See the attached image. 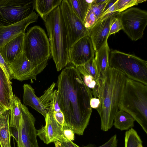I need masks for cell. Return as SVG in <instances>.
Instances as JSON below:
<instances>
[{
  "label": "cell",
  "instance_id": "2e32d148",
  "mask_svg": "<svg viewBox=\"0 0 147 147\" xmlns=\"http://www.w3.org/2000/svg\"><path fill=\"white\" fill-rule=\"evenodd\" d=\"M25 33H22L10 40L0 49V53L8 64L14 59L22 50Z\"/></svg>",
  "mask_w": 147,
  "mask_h": 147
},
{
  "label": "cell",
  "instance_id": "ffe728a7",
  "mask_svg": "<svg viewBox=\"0 0 147 147\" xmlns=\"http://www.w3.org/2000/svg\"><path fill=\"white\" fill-rule=\"evenodd\" d=\"M23 88V101L24 104L31 107L43 115L45 118L47 113L41 106L38 97L35 94L34 89L30 85L28 84H24Z\"/></svg>",
  "mask_w": 147,
  "mask_h": 147
},
{
  "label": "cell",
  "instance_id": "484cf974",
  "mask_svg": "<svg viewBox=\"0 0 147 147\" xmlns=\"http://www.w3.org/2000/svg\"><path fill=\"white\" fill-rule=\"evenodd\" d=\"M75 67L80 73L85 84L91 90L94 98H97L98 89L97 81L87 72L82 65Z\"/></svg>",
  "mask_w": 147,
  "mask_h": 147
},
{
  "label": "cell",
  "instance_id": "277c9868",
  "mask_svg": "<svg viewBox=\"0 0 147 147\" xmlns=\"http://www.w3.org/2000/svg\"><path fill=\"white\" fill-rule=\"evenodd\" d=\"M119 107L131 115L147 134V85L127 78Z\"/></svg>",
  "mask_w": 147,
  "mask_h": 147
},
{
  "label": "cell",
  "instance_id": "d4e9b609",
  "mask_svg": "<svg viewBox=\"0 0 147 147\" xmlns=\"http://www.w3.org/2000/svg\"><path fill=\"white\" fill-rule=\"evenodd\" d=\"M73 11L83 22L94 0H68Z\"/></svg>",
  "mask_w": 147,
  "mask_h": 147
},
{
  "label": "cell",
  "instance_id": "7402d4cb",
  "mask_svg": "<svg viewBox=\"0 0 147 147\" xmlns=\"http://www.w3.org/2000/svg\"><path fill=\"white\" fill-rule=\"evenodd\" d=\"M136 121L129 114L121 110H119L115 114L113 121L115 127L121 131L128 130L134 127Z\"/></svg>",
  "mask_w": 147,
  "mask_h": 147
},
{
  "label": "cell",
  "instance_id": "ab89813d",
  "mask_svg": "<svg viewBox=\"0 0 147 147\" xmlns=\"http://www.w3.org/2000/svg\"><path fill=\"white\" fill-rule=\"evenodd\" d=\"M138 147H143V146H142V144H140L139 146H138Z\"/></svg>",
  "mask_w": 147,
  "mask_h": 147
},
{
  "label": "cell",
  "instance_id": "1f68e13d",
  "mask_svg": "<svg viewBox=\"0 0 147 147\" xmlns=\"http://www.w3.org/2000/svg\"><path fill=\"white\" fill-rule=\"evenodd\" d=\"M122 26L120 19L117 16L113 19L111 25L109 36L118 32L122 30Z\"/></svg>",
  "mask_w": 147,
  "mask_h": 147
},
{
  "label": "cell",
  "instance_id": "5bb4252c",
  "mask_svg": "<svg viewBox=\"0 0 147 147\" xmlns=\"http://www.w3.org/2000/svg\"><path fill=\"white\" fill-rule=\"evenodd\" d=\"M118 13L98 20L89 30L90 36L95 51L107 42L112 20Z\"/></svg>",
  "mask_w": 147,
  "mask_h": 147
},
{
  "label": "cell",
  "instance_id": "9a60e30c",
  "mask_svg": "<svg viewBox=\"0 0 147 147\" xmlns=\"http://www.w3.org/2000/svg\"><path fill=\"white\" fill-rule=\"evenodd\" d=\"M45 119V125L37 130V136L47 144L58 141L63 135V126L56 121L50 109Z\"/></svg>",
  "mask_w": 147,
  "mask_h": 147
},
{
  "label": "cell",
  "instance_id": "603a6c76",
  "mask_svg": "<svg viewBox=\"0 0 147 147\" xmlns=\"http://www.w3.org/2000/svg\"><path fill=\"white\" fill-rule=\"evenodd\" d=\"M108 1V0H107L100 5L95 4L94 1L92 4L83 22L85 27L88 30L98 20Z\"/></svg>",
  "mask_w": 147,
  "mask_h": 147
},
{
  "label": "cell",
  "instance_id": "5b68a950",
  "mask_svg": "<svg viewBox=\"0 0 147 147\" xmlns=\"http://www.w3.org/2000/svg\"><path fill=\"white\" fill-rule=\"evenodd\" d=\"M23 49L37 75L46 67L51 54L49 41L44 30L37 26L30 28L25 34Z\"/></svg>",
  "mask_w": 147,
  "mask_h": 147
},
{
  "label": "cell",
  "instance_id": "4dcf8cb0",
  "mask_svg": "<svg viewBox=\"0 0 147 147\" xmlns=\"http://www.w3.org/2000/svg\"><path fill=\"white\" fill-rule=\"evenodd\" d=\"M82 65L87 72L98 82L99 78L94 62V57Z\"/></svg>",
  "mask_w": 147,
  "mask_h": 147
},
{
  "label": "cell",
  "instance_id": "8fae6325",
  "mask_svg": "<svg viewBox=\"0 0 147 147\" xmlns=\"http://www.w3.org/2000/svg\"><path fill=\"white\" fill-rule=\"evenodd\" d=\"M95 52L90 36H84L78 40L70 47L69 63L75 66L83 65L94 57Z\"/></svg>",
  "mask_w": 147,
  "mask_h": 147
},
{
  "label": "cell",
  "instance_id": "74e56055",
  "mask_svg": "<svg viewBox=\"0 0 147 147\" xmlns=\"http://www.w3.org/2000/svg\"><path fill=\"white\" fill-rule=\"evenodd\" d=\"M107 0H94V3L96 5L102 4L106 1Z\"/></svg>",
  "mask_w": 147,
  "mask_h": 147
},
{
  "label": "cell",
  "instance_id": "e0dca14e",
  "mask_svg": "<svg viewBox=\"0 0 147 147\" xmlns=\"http://www.w3.org/2000/svg\"><path fill=\"white\" fill-rule=\"evenodd\" d=\"M10 109L0 104V145L1 147H11Z\"/></svg>",
  "mask_w": 147,
  "mask_h": 147
},
{
  "label": "cell",
  "instance_id": "cb8c5ba5",
  "mask_svg": "<svg viewBox=\"0 0 147 147\" xmlns=\"http://www.w3.org/2000/svg\"><path fill=\"white\" fill-rule=\"evenodd\" d=\"M22 103L20 100L13 94L11 100L9 119V127L18 131L21 114Z\"/></svg>",
  "mask_w": 147,
  "mask_h": 147
},
{
  "label": "cell",
  "instance_id": "60d3db41",
  "mask_svg": "<svg viewBox=\"0 0 147 147\" xmlns=\"http://www.w3.org/2000/svg\"><path fill=\"white\" fill-rule=\"evenodd\" d=\"M0 147H1V146L0 145Z\"/></svg>",
  "mask_w": 147,
  "mask_h": 147
},
{
  "label": "cell",
  "instance_id": "6da1fadb",
  "mask_svg": "<svg viewBox=\"0 0 147 147\" xmlns=\"http://www.w3.org/2000/svg\"><path fill=\"white\" fill-rule=\"evenodd\" d=\"M57 99L64 118V124L75 134L82 135L88 125L92 109L91 90L74 65L64 68L57 81Z\"/></svg>",
  "mask_w": 147,
  "mask_h": 147
},
{
  "label": "cell",
  "instance_id": "f1b7e54d",
  "mask_svg": "<svg viewBox=\"0 0 147 147\" xmlns=\"http://www.w3.org/2000/svg\"><path fill=\"white\" fill-rule=\"evenodd\" d=\"M146 1V0H117V11L120 13L134 6Z\"/></svg>",
  "mask_w": 147,
  "mask_h": 147
},
{
  "label": "cell",
  "instance_id": "52a82bcc",
  "mask_svg": "<svg viewBox=\"0 0 147 147\" xmlns=\"http://www.w3.org/2000/svg\"><path fill=\"white\" fill-rule=\"evenodd\" d=\"M33 0H0V26H9L28 17L34 10Z\"/></svg>",
  "mask_w": 147,
  "mask_h": 147
},
{
  "label": "cell",
  "instance_id": "9c48e42d",
  "mask_svg": "<svg viewBox=\"0 0 147 147\" xmlns=\"http://www.w3.org/2000/svg\"><path fill=\"white\" fill-rule=\"evenodd\" d=\"M59 6L71 47L81 38L89 36V31L74 13L68 0H62Z\"/></svg>",
  "mask_w": 147,
  "mask_h": 147
},
{
  "label": "cell",
  "instance_id": "f546056e",
  "mask_svg": "<svg viewBox=\"0 0 147 147\" xmlns=\"http://www.w3.org/2000/svg\"><path fill=\"white\" fill-rule=\"evenodd\" d=\"M50 109L52 111L53 116L56 121L63 126L65 123L64 116L57 101H55L53 102Z\"/></svg>",
  "mask_w": 147,
  "mask_h": 147
},
{
  "label": "cell",
  "instance_id": "30bf717a",
  "mask_svg": "<svg viewBox=\"0 0 147 147\" xmlns=\"http://www.w3.org/2000/svg\"><path fill=\"white\" fill-rule=\"evenodd\" d=\"M21 114L18 130V147H39L37 140L35 119L24 105L22 104Z\"/></svg>",
  "mask_w": 147,
  "mask_h": 147
},
{
  "label": "cell",
  "instance_id": "ac0fdd59",
  "mask_svg": "<svg viewBox=\"0 0 147 147\" xmlns=\"http://www.w3.org/2000/svg\"><path fill=\"white\" fill-rule=\"evenodd\" d=\"M12 82L0 65V104L10 109L13 95Z\"/></svg>",
  "mask_w": 147,
  "mask_h": 147
},
{
  "label": "cell",
  "instance_id": "83f0119b",
  "mask_svg": "<svg viewBox=\"0 0 147 147\" xmlns=\"http://www.w3.org/2000/svg\"><path fill=\"white\" fill-rule=\"evenodd\" d=\"M117 0H109L103 12L98 20H101L112 15L118 13L117 11Z\"/></svg>",
  "mask_w": 147,
  "mask_h": 147
},
{
  "label": "cell",
  "instance_id": "4316f807",
  "mask_svg": "<svg viewBox=\"0 0 147 147\" xmlns=\"http://www.w3.org/2000/svg\"><path fill=\"white\" fill-rule=\"evenodd\" d=\"M142 141L137 132L133 128L126 131L125 137V147H138Z\"/></svg>",
  "mask_w": 147,
  "mask_h": 147
},
{
  "label": "cell",
  "instance_id": "d590c367",
  "mask_svg": "<svg viewBox=\"0 0 147 147\" xmlns=\"http://www.w3.org/2000/svg\"><path fill=\"white\" fill-rule=\"evenodd\" d=\"M58 141L60 142L59 147H80L67 139L63 135L59 138Z\"/></svg>",
  "mask_w": 147,
  "mask_h": 147
},
{
  "label": "cell",
  "instance_id": "d6986e66",
  "mask_svg": "<svg viewBox=\"0 0 147 147\" xmlns=\"http://www.w3.org/2000/svg\"><path fill=\"white\" fill-rule=\"evenodd\" d=\"M110 50L108 42L100 49L95 51L94 58L99 80L104 78L110 68L109 55Z\"/></svg>",
  "mask_w": 147,
  "mask_h": 147
},
{
  "label": "cell",
  "instance_id": "4fadbf2b",
  "mask_svg": "<svg viewBox=\"0 0 147 147\" xmlns=\"http://www.w3.org/2000/svg\"><path fill=\"white\" fill-rule=\"evenodd\" d=\"M38 16L33 11L26 18L17 22L7 26H0V49L22 34L25 33L29 24L37 22Z\"/></svg>",
  "mask_w": 147,
  "mask_h": 147
},
{
  "label": "cell",
  "instance_id": "ba28073f",
  "mask_svg": "<svg viewBox=\"0 0 147 147\" xmlns=\"http://www.w3.org/2000/svg\"><path fill=\"white\" fill-rule=\"evenodd\" d=\"M122 30L132 41L141 39L147 25V12L136 7L129 8L118 13Z\"/></svg>",
  "mask_w": 147,
  "mask_h": 147
},
{
  "label": "cell",
  "instance_id": "f35d334b",
  "mask_svg": "<svg viewBox=\"0 0 147 147\" xmlns=\"http://www.w3.org/2000/svg\"><path fill=\"white\" fill-rule=\"evenodd\" d=\"M55 147H59L60 142L58 141H57L54 142Z\"/></svg>",
  "mask_w": 147,
  "mask_h": 147
},
{
  "label": "cell",
  "instance_id": "44dd1931",
  "mask_svg": "<svg viewBox=\"0 0 147 147\" xmlns=\"http://www.w3.org/2000/svg\"><path fill=\"white\" fill-rule=\"evenodd\" d=\"M62 0H34L33 7L45 22L49 15L60 5Z\"/></svg>",
  "mask_w": 147,
  "mask_h": 147
},
{
  "label": "cell",
  "instance_id": "e575fe53",
  "mask_svg": "<svg viewBox=\"0 0 147 147\" xmlns=\"http://www.w3.org/2000/svg\"><path fill=\"white\" fill-rule=\"evenodd\" d=\"M62 131L63 136L67 139L71 141L74 140L75 133L69 127L64 125L63 126Z\"/></svg>",
  "mask_w": 147,
  "mask_h": 147
},
{
  "label": "cell",
  "instance_id": "3957f363",
  "mask_svg": "<svg viewBox=\"0 0 147 147\" xmlns=\"http://www.w3.org/2000/svg\"><path fill=\"white\" fill-rule=\"evenodd\" d=\"M45 23L51 54L57 71H60L69 63L70 47L59 6L51 13Z\"/></svg>",
  "mask_w": 147,
  "mask_h": 147
},
{
  "label": "cell",
  "instance_id": "d6a6232c",
  "mask_svg": "<svg viewBox=\"0 0 147 147\" xmlns=\"http://www.w3.org/2000/svg\"><path fill=\"white\" fill-rule=\"evenodd\" d=\"M118 140L117 136L115 134L112 136L109 140L104 144L97 146L95 144H88L82 147H117Z\"/></svg>",
  "mask_w": 147,
  "mask_h": 147
},
{
  "label": "cell",
  "instance_id": "7a4b0ae2",
  "mask_svg": "<svg viewBox=\"0 0 147 147\" xmlns=\"http://www.w3.org/2000/svg\"><path fill=\"white\" fill-rule=\"evenodd\" d=\"M127 78L122 72L110 67L105 77L98 81L97 98L100 103L96 109L100 116L102 131H108L113 125Z\"/></svg>",
  "mask_w": 147,
  "mask_h": 147
},
{
  "label": "cell",
  "instance_id": "8d00e7d4",
  "mask_svg": "<svg viewBox=\"0 0 147 147\" xmlns=\"http://www.w3.org/2000/svg\"><path fill=\"white\" fill-rule=\"evenodd\" d=\"M100 102L98 98H92L90 101V105L92 108L96 109L99 106Z\"/></svg>",
  "mask_w": 147,
  "mask_h": 147
},
{
  "label": "cell",
  "instance_id": "8992f818",
  "mask_svg": "<svg viewBox=\"0 0 147 147\" xmlns=\"http://www.w3.org/2000/svg\"><path fill=\"white\" fill-rule=\"evenodd\" d=\"M110 67L123 74L127 78L147 85V61L133 55L115 50L109 57Z\"/></svg>",
  "mask_w": 147,
  "mask_h": 147
},
{
  "label": "cell",
  "instance_id": "836d02e7",
  "mask_svg": "<svg viewBox=\"0 0 147 147\" xmlns=\"http://www.w3.org/2000/svg\"><path fill=\"white\" fill-rule=\"evenodd\" d=\"M0 65L10 80L13 79V74L8 64L5 61L0 53Z\"/></svg>",
  "mask_w": 147,
  "mask_h": 147
},
{
  "label": "cell",
  "instance_id": "7c38bea8",
  "mask_svg": "<svg viewBox=\"0 0 147 147\" xmlns=\"http://www.w3.org/2000/svg\"><path fill=\"white\" fill-rule=\"evenodd\" d=\"M8 65L14 79L21 82L28 80H36L37 75L35 67L27 57L23 47L14 59Z\"/></svg>",
  "mask_w": 147,
  "mask_h": 147
}]
</instances>
